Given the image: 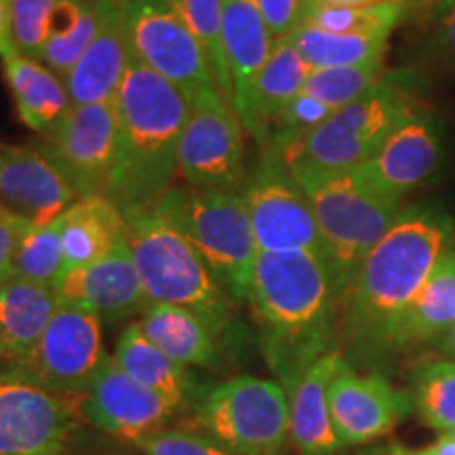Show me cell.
I'll return each mask as SVG.
<instances>
[{
    "mask_svg": "<svg viewBox=\"0 0 455 455\" xmlns=\"http://www.w3.org/2000/svg\"><path fill=\"white\" fill-rule=\"evenodd\" d=\"M411 9V0H388L367 7H339L312 0L304 26L333 34H392Z\"/></svg>",
    "mask_w": 455,
    "mask_h": 455,
    "instance_id": "33",
    "label": "cell"
},
{
    "mask_svg": "<svg viewBox=\"0 0 455 455\" xmlns=\"http://www.w3.org/2000/svg\"><path fill=\"white\" fill-rule=\"evenodd\" d=\"M60 224L66 272L95 264L127 241V220L108 196L78 198Z\"/></svg>",
    "mask_w": 455,
    "mask_h": 455,
    "instance_id": "25",
    "label": "cell"
},
{
    "mask_svg": "<svg viewBox=\"0 0 455 455\" xmlns=\"http://www.w3.org/2000/svg\"><path fill=\"white\" fill-rule=\"evenodd\" d=\"M57 293L21 278L0 281V363L20 365L32 355L57 308Z\"/></svg>",
    "mask_w": 455,
    "mask_h": 455,
    "instance_id": "23",
    "label": "cell"
},
{
    "mask_svg": "<svg viewBox=\"0 0 455 455\" xmlns=\"http://www.w3.org/2000/svg\"><path fill=\"white\" fill-rule=\"evenodd\" d=\"M235 108L221 93L190 106L178 152V173L195 190L241 192L244 133Z\"/></svg>",
    "mask_w": 455,
    "mask_h": 455,
    "instance_id": "12",
    "label": "cell"
},
{
    "mask_svg": "<svg viewBox=\"0 0 455 455\" xmlns=\"http://www.w3.org/2000/svg\"><path fill=\"white\" fill-rule=\"evenodd\" d=\"M0 207L9 213L47 226L78 201L70 181L41 148L0 146Z\"/></svg>",
    "mask_w": 455,
    "mask_h": 455,
    "instance_id": "18",
    "label": "cell"
},
{
    "mask_svg": "<svg viewBox=\"0 0 455 455\" xmlns=\"http://www.w3.org/2000/svg\"><path fill=\"white\" fill-rule=\"evenodd\" d=\"M289 41L312 70H316L384 61L390 34H333L312 26H299Z\"/></svg>",
    "mask_w": 455,
    "mask_h": 455,
    "instance_id": "31",
    "label": "cell"
},
{
    "mask_svg": "<svg viewBox=\"0 0 455 455\" xmlns=\"http://www.w3.org/2000/svg\"><path fill=\"white\" fill-rule=\"evenodd\" d=\"M181 20L196 38L204 60H207L220 93L232 104V81L224 55L221 20H224V0H171Z\"/></svg>",
    "mask_w": 455,
    "mask_h": 455,
    "instance_id": "35",
    "label": "cell"
},
{
    "mask_svg": "<svg viewBox=\"0 0 455 455\" xmlns=\"http://www.w3.org/2000/svg\"><path fill=\"white\" fill-rule=\"evenodd\" d=\"M361 455H369V453H361Z\"/></svg>",
    "mask_w": 455,
    "mask_h": 455,
    "instance_id": "50",
    "label": "cell"
},
{
    "mask_svg": "<svg viewBox=\"0 0 455 455\" xmlns=\"http://www.w3.org/2000/svg\"><path fill=\"white\" fill-rule=\"evenodd\" d=\"M455 247V220L432 204H407L358 264L339 299L338 350L352 367L390 371L398 333L436 261Z\"/></svg>",
    "mask_w": 455,
    "mask_h": 455,
    "instance_id": "1",
    "label": "cell"
},
{
    "mask_svg": "<svg viewBox=\"0 0 455 455\" xmlns=\"http://www.w3.org/2000/svg\"><path fill=\"white\" fill-rule=\"evenodd\" d=\"M386 74L384 61L338 68H316L310 72L306 81L304 93L325 104L329 110L352 104V101L365 95L373 84L382 81Z\"/></svg>",
    "mask_w": 455,
    "mask_h": 455,
    "instance_id": "36",
    "label": "cell"
},
{
    "mask_svg": "<svg viewBox=\"0 0 455 455\" xmlns=\"http://www.w3.org/2000/svg\"><path fill=\"white\" fill-rule=\"evenodd\" d=\"M419 84L422 78L411 68L386 70L382 81L365 95L335 110L321 127L295 141L278 158L293 178L363 167L398 121L422 101Z\"/></svg>",
    "mask_w": 455,
    "mask_h": 455,
    "instance_id": "5",
    "label": "cell"
},
{
    "mask_svg": "<svg viewBox=\"0 0 455 455\" xmlns=\"http://www.w3.org/2000/svg\"><path fill=\"white\" fill-rule=\"evenodd\" d=\"M64 275L66 261L64 249H61L60 220L47 226L28 224L26 221L20 241H17L9 276L41 284V287H49L55 291Z\"/></svg>",
    "mask_w": 455,
    "mask_h": 455,
    "instance_id": "32",
    "label": "cell"
},
{
    "mask_svg": "<svg viewBox=\"0 0 455 455\" xmlns=\"http://www.w3.org/2000/svg\"><path fill=\"white\" fill-rule=\"evenodd\" d=\"M415 411L432 430H455V361L432 358L411 369L409 375Z\"/></svg>",
    "mask_w": 455,
    "mask_h": 455,
    "instance_id": "34",
    "label": "cell"
},
{
    "mask_svg": "<svg viewBox=\"0 0 455 455\" xmlns=\"http://www.w3.org/2000/svg\"><path fill=\"white\" fill-rule=\"evenodd\" d=\"M329 411L341 447L390 435L415 411L409 388H396L384 373H361L348 361L329 384Z\"/></svg>",
    "mask_w": 455,
    "mask_h": 455,
    "instance_id": "16",
    "label": "cell"
},
{
    "mask_svg": "<svg viewBox=\"0 0 455 455\" xmlns=\"http://www.w3.org/2000/svg\"><path fill=\"white\" fill-rule=\"evenodd\" d=\"M310 4L312 0H258L275 43L289 38L299 26H304Z\"/></svg>",
    "mask_w": 455,
    "mask_h": 455,
    "instance_id": "40",
    "label": "cell"
},
{
    "mask_svg": "<svg viewBox=\"0 0 455 455\" xmlns=\"http://www.w3.org/2000/svg\"><path fill=\"white\" fill-rule=\"evenodd\" d=\"M436 350H439L441 358H449V361H455V327L449 329L439 344H436Z\"/></svg>",
    "mask_w": 455,
    "mask_h": 455,
    "instance_id": "43",
    "label": "cell"
},
{
    "mask_svg": "<svg viewBox=\"0 0 455 455\" xmlns=\"http://www.w3.org/2000/svg\"><path fill=\"white\" fill-rule=\"evenodd\" d=\"M435 455H455V436L451 432L441 435V439L435 443Z\"/></svg>",
    "mask_w": 455,
    "mask_h": 455,
    "instance_id": "44",
    "label": "cell"
},
{
    "mask_svg": "<svg viewBox=\"0 0 455 455\" xmlns=\"http://www.w3.org/2000/svg\"><path fill=\"white\" fill-rule=\"evenodd\" d=\"M0 169H3V155H0Z\"/></svg>",
    "mask_w": 455,
    "mask_h": 455,
    "instance_id": "48",
    "label": "cell"
},
{
    "mask_svg": "<svg viewBox=\"0 0 455 455\" xmlns=\"http://www.w3.org/2000/svg\"><path fill=\"white\" fill-rule=\"evenodd\" d=\"M114 361L129 378L163 396L175 413L181 411L195 396V382L188 367L180 365L156 344H152L138 323L129 325L118 338Z\"/></svg>",
    "mask_w": 455,
    "mask_h": 455,
    "instance_id": "28",
    "label": "cell"
},
{
    "mask_svg": "<svg viewBox=\"0 0 455 455\" xmlns=\"http://www.w3.org/2000/svg\"><path fill=\"white\" fill-rule=\"evenodd\" d=\"M60 0H13V38L17 53L41 60L53 32Z\"/></svg>",
    "mask_w": 455,
    "mask_h": 455,
    "instance_id": "37",
    "label": "cell"
},
{
    "mask_svg": "<svg viewBox=\"0 0 455 455\" xmlns=\"http://www.w3.org/2000/svg\"><path fill=\"white\" fill-rule=\"evenodd\" d=\"M445 127L424 101L413 106L390 131L378 152L356 171L386 196L405 198L435 181L445 164Z\"/></svg>",
    "mask_w": 455,
    "mask_h": 455,
    "instance_id": "14",
    "label": "cell"
},
{
    "mask_svg": "<svg viewBox=\"0 0 455 455\" xmlns=\"http://www.w3.org/2000/svg\"><path fill=\"white\" fill-rule=\"evenodd\" d=\"M196 426L235 455H283L291 439L289 395L275 379L238 375L196 407Z\"/></svg>",
    "mask_w": 455,
    "mask_h": 455,
    "instance_id": "8",
    "label": "cell"
},
{
    "mask_svg": "<svg viewBox=\"0 0 455 455\" xmlns=\"http://www.w3.org/2000/svg\"><path fill=\"white\" fill-rule=\"evenodd\" d=\"M451 435H453V436H455V430H451Z\"/></svg>",
    "mask_w": 455,
    "mask_h": 455,
    "instance_id": "49",
    "label": "cell"
},
{
    "mask_svg": "<svg viewBox=\"0 0 455 455\" xmlns=\"http://www.w3.org/2000/svg\"><path fill=\"white\" fill-rule=\"evenodd\" d=\"M369 455H413L407 447L403 445H388L384 449H375V451H369Z\"/></svg>",
    "mask_w": 455,
    "mask_h": 455,
    "instance_id": "46",
    "label": "cell"
},
{
    "mask_svg": "<svg viewBox=\"0 0 455 455\" xmlns=\"http://www.w3.org/2000/svg\"><path fill=\"white\" fill-rule=\"evenodd\" d=\"M57 299L84 306L101 321L118 323L148 306L141 278L127 241L95 261L66 272L55 289Z\"/></svg>",
    "mask_w": 455,
    "mask_h": 455,
    "instance_id": "19",
    "label": "cell"
},
{
    "mask_svg": "<svg viewBox=\"0 0 455 455\" xmlns=\"http://www.w3.org/2000/svg\"><path fill=\"white\" fill-rule=\"evenodd\" d=\"M341 289L331 266L306 251H259L247 304L259 350L291 395L321 356L338 350Z\"/></svg>",
    "mask_w": 455,
    "mask_h": 455,
    "instance_id": "2",
    "label": "cell"
},
{
    "mask_svg": "<svg viewBox=\"0 0 455 455\" xmlns=\"http://www.w3.org/2000/svg\"><path fill=\"white\" fill-rule=\"evenodd\" d=\"M17 53L13 38V0H0V57Z\"/></svg>",
    "mask_w": 455,
    "mask_h": 455,
    "instance_id": "42",
    "label": "cell"
},
{
    "mask_svg": "<svg viewBox=\"0 0 455 455\" xmlns=\"http://www.w3.org/2000/svg\"><path fill=\"white\" fill-rule=\"evenodd\" d=\"M221 38L232 81V108L238 118H243L255 78L275 49V38L266 26L258 0H224Z\"/></svg>",
    "mask_w": 455,
    "mask_h": 455,
    "instance_id": "21",
    "label": "cell"
},
{
    "mask_svg": "<svg viewBox=\"0 0 455 455\" xmlns=\"http://www.w3.org/2000/svg\"><path fill=\"white\" fill-rule=\"evenodd\" d=\"M327 4H339V7H367V4L388 3V0H321Z\"/></svg>",
    "mask_w": 455,
    "mask_h": 455,
    "instance_id": "45",
    "label": "cell"
},
{
    "mask_svg": "<svg viewBox=\"0 0 455 455\" xmlns=\"http://www.w3.org/2000/svg\"><path fill=\"white\" fill-rule=\"evenodd\" d=\"M312 68L301 57L289 38L275 43V49L255 78L251 98L247 110L241 118L243 127L253 135L259 144H264L266 135L284 108L304 93Z\"/></svg>",
    "mask_w": 455,
    "mask_h": 455,
    "instance_id": "24",
    "label": "cell"
},
{
    "mask_svg": "<svg viewBox=\"0 0 455 455\" xmlns=\"http://www.w3.org/2000/svg\"><path fill=\"white\" fill-rule=\"evenodd\" d=\"M114 106L118 164L108 198L129 213L150 207L173 188L190 104L173 83L131 57Z\"/></svg>",
    "mask_w": 455,
    "mask_h": 455,
    "instance_id": "3",
    "label": "cell"
},
{
    "mask_svg": "<svg viewBox=\"0 0 455 455\" xmlns=\"http://www.w3.org/2000/svg\"><path fill=\"white\" fill-rule=\"evenodd\" d=\"M138 325L152 344L184 367L218 369L221 344L195 312L171 304H148Z\"/></svg>",
    "mask_w": 455,
    "mask_h": 455,
    "instance_id": "27",
    "label": "cell"
},
{
    "mask_svg": "<svg viewBox=\"0 0 455 455\" xmlns=\"http://www.w3.org/2000/svg\"><path fill=\"white\" fill-rule=\"evenodd\" d=\"M110 0H60L53 32L44 44L41 61L64 78L76 66L100 32Z\"/></svg>",
    "mask_w": 455,
    "mask_h": 455,
    "instance_id": "30",
    "label": "cell"
},
{
    "mask_svg": "<svg viewBox=\"0 0 455 455\" xmlns=\"http://www.w3.org/2000/svg\"><path fill=\"white\" fill-rule=\"evenodd\" d=\"M26 375L0 373V455H64L78 411Z\"/></svg>",
    "mask_w": 455,
    "mask_h": 455,
    "instance_id": "15",
    "label": "cell"
},
{
    "mask_svg": "<svg viewBox=\"0 0 455 455\" xmlns=\"http://www.w3.org/2000/svg\"><path fill=\"white\" fill-rule=\"evenodd\" d=\"M293 180L308 196L327 264L344 293L358 264L382 241L407 204L375 190L356 169Z\"/></svg>",
    "mask_w": 455,
    "mask_h": 455,
    "instance_id": "7",
    "label": "cell"
},
{
    "mask_svg": "<svg viewBox=\"0 0 455 455\" xmlns=\"http://www.w3.org/2000/svg\"><path fill=\"white\" fill-rule=\"evenodd\" d=\"M24 226V220L9 213L4 207H0V281L9 276L11 261H13L17 241H20Z\"/></svg>",
    "mask_w": 455,
    "mask_h": 455,
    "instance_id": "41",
    "label": "cell"
},
{
    "mask_svg": "<svg viewBox=\"0 0 455 455\" xmlns=\"http://www.w3.org/2000/svg\"><path fill=\"white\" fill-rule=\"evenodd\" d=\"M41 150L60 167L78 198L110 196L118 164V114L114 101L72 106L43 133Z\"/></svg>",
    "mask_w": 455,
    "mask_h": 455,
    "instance_id": "11",
    "label": "cell"
},
{
    "mask_svg": "<svg viewBox=\"0 0 455 455\" xmlns=\"http://www.w3.org/2000/svg\"><path fill=\"white\" fill-rule=\"evenodd\" d=\"M455 327V247L436 261L435 270L409 308L398 333V358L436 346Z\"/></svg>",
    "mask_w": 455,
    "mask_h": 455,
    "instance_id": "29",
    "label": "cell"
},
{
    "mask_svg": "<svg viewBox=\"0 0 455 455\" xmlns=\"http://www.w3.org/2000/svg\"><path fill=\"white\" fill-rule=\"evenodd\" d=\"M131 55L161 74L195 106L220 93L196 38L171 0H116Z\"/></svg>",
    "mask_w": 455,
    "mask_h": 455,
    "instance_id": "9",
    "label": "cell"
},
{
    "mask_svg": "<svg viewBox=\"0 0 455 455\" xmlns=\"http://www.w3.org/2000/svg\"><path fill=\"white\" fill-rule=\"evenodd\" d=\"M106 356L101 318L84 306L60 299L36 348L11 369L55 395L78 398L87 392Z\"/></svg>",
    "mask_w": 455,
    "mask_h": 455,
    "instance_id": "10",
    "label": "cell"
},
{
    "mask_svg": "<svg viewBox=\"0 0 455 455\" xmlns=\"http://www.w3.org/2000/svg\"><path fill=\"white\" fill-rule=\"evenodd\" d=\"M259 251H306L327 261L308 196L275 155H264L243 190Z\"/></svg>",
    "mask_w": 455,
    "mask_h": 455,
    "instance_id": "13",
    "label": "cell"
},
{
    "mask_svg": "<svg viewBox=\"0 0 455 455\" xmlns=\"http://www.w3.org/2000/svg\"><path fill=\"white\" fill-rule=\"evenodd\" d=\"M131 47L116 0H110L100 32L76 66L64 76L72 106L106 104L116 100L131 61Z\"/></svg>",
    "mask_w": 455,
    "mask_h": 455,
    "instance_id": "20",
    "label": "cell"
},
{
    "mask_svg": "<svg viewBox=\"0 0 455 455\" xmlns=\"http://www.w3.org/2000/svg\"><path fill=\"white\" fill-rule=\"evenodd\" d=\"M195 244L235 301H247L259 247L243 192L173 186L150 204Z\"/></svg>",
    "mask_w": 455,
    "mask_h": 455,
    "instance_id": "6",
    "label": "cell"
},
{
    "mask_svg": "<svg viewBox=\"0 0 455 455\" xmlns=\"http://www.w3.org/2000/svg\"><path fill=\"white\" fill-rule=\"evenodd\" d=\"M413 455H435V445L426 447V449H419V451H413Z\"/></svg>",
    "mask_w": 455,
    "mask_h": 455,
    "instance_id": "47",
    "label": "cell"
},
{
    "mask_svg": "<svg viewBox=\"0 0 455 455\" xmlns=\"http://www.w3.org/2000/svg\"><path fill=\"white\" fill-rule=\"evenodd\" d=\"M135 445L146 455H235L209 435L192 430H158Z\"/></svg>",
    "mask_w": 455,
    "mask_h": 455,
    "instance_id": "39",
    "label": "cell"
},
{
    "mask_svg": "<svg viewBox=\"0 0 455 455\" xmlns=\"http://www.w3.org/2000/svg\"><path fill=\"white\" fill-rule=\"evenodd\" d=\"M3 74L17 118L36 133H47L72 108L64 78L43 66L41 60L13 53L3 60Z\"/></svg>",
    "mask_w": 455,
    "mask_h": 455,
    "instance_id": "26",
    "label": "cell"
},
{
    "mask_svg": "<svg viewBox=\"0 0 455 455\" xmlns=\"http://www.w3.org/2000/svg\"><path fill=\"white\" fill-rule=\"evenodd\" d=\"M344 363L339 350L321 356L289 395L291 441L299 455H338L344 449L333 430L327 398L329 384Z\"/></svg>",
    "mask_w": 455,
    "mask_h": 455,
    "instance_id": "22",
    "label": "cell"
},
{
    "mask_svg": "<svg viewBox=\"0 0 455 455\" xmlns=\"http://www.w3.org/2000/svg\"><path fill=\"white\" fill-rule=\"evenodd\" d=\"M424 53L435 66L455 74V0H436L430 7Z\"/></svg>",
    "mask_w": 455,
    "mask_h": 455,
    "instance_id": "38",
    "label": "cell"
},
{
    "mask_svg": "<svg viewBox=\"0 0 455 455\" xmlns=\"http://www.w3.org/2000/svg\"><path fill=\"white\" fill-rule=\"evenodd\" d=\"M123 215L148 304H171L195 312L221 346H238L244 335L235 299L213 276L195 244L152 207Z\"/></svg>",
    "mask_w": 455,
    "mask_h": 455,
    "instance_id": "4",
    "label": "cell"
},
{
    "mask_svg": "<svg viewBox=\"0 0 455 455\" xmlns=\"http://www.w3.org/2000/svg\"><path fill=\"white\" fill-rule=\"evenodd\" d=\"M76 411L108 435L133 443L155 435L175 415L163 396L129 378L112 356H106L87 392L78 396Z\"/></svg>",
    "mask_w": 455,
    "mask_h": 455,
    "instance_id": "17",
    "label": "cell"
}]
</instances>
